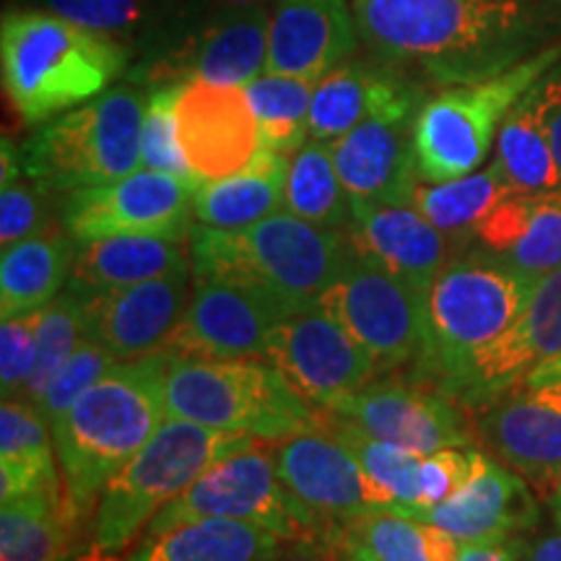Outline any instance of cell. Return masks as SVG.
Instances as JSON below:
<instances>
[{
	"label": "cell",
	"instance_id": "1",
	"mask_svg": "<svg viewBox=\"0 0 561 561\" xmlns=\"http://www.w3.org/2000/svg\"><path fill=\"white\" fill-rule=\"evenodd\" d=\"M382 60L445 87L479 83L561 42V0H351Z\"/></svg>",
	"mask_w": 561,
	"mask_h": 561
},
{
	"label": "cell",
	"instance_id": "2",
	"mask_svg": "<svg viewBox=\"0 0 561 561\" xmlns=\"http://www.w3.org/2000/svg\"><path fill=\"white\" fill-rule=\"evenodd\" d=\"M164 351L117 362L53 424L62 489L79 517L164 424Z\"/></svg>",
	"mask_w": 561,
	"mask_h": 561
},
{
	"label": "cell",
	"instance_id": "3",
	"mask_svg": "<svg viewBox=\"0 0 561 561\" xmlns=\"http://www.w3.org/2000/svg\"><path fill=\"white\" fill-rule=\"evenodd\" d=\"M193 278H221L278 299L291 312L312 310L354 261L348 237L278 210L244 229L193 224Z\"/></svg>",
	"mask_w": 561,
	"mask_h": 561
},
{
	"label": "cell",
	"instance_id": "4",
	"mask_svg": "<svg viewBox=\"0 0 561 561\" xmlns=\"http://www.w3.org/2000/svg\"><path fill=\"white\" fill-rule=\"evenodd\" d=\"M130 50L53 11H9L0 24L3 89L26 125L94 100L128 68Z\"/></svg>",
	"mask_w": 561,
	"mask_h": 561
},
{
	"label": "cell",
	"instance_id": "5",
	"mask_svg": "<svg viewBox=\"0 0 561 561\" xmlns=\"http://www.w3.org/2000/svg\"><path fill=\"white\" fill-rule=\"evenodd\" d=\"M164 405L170 419L268 442L320 426L312 403L276 367L257 359H185L167 354Z\"/></svg>",
	"mask_w": 561,
	"mask_h": 561
},
{
	"label": "cell",
	"instance_id": "6",
	"mask_svg": "<svg viewBox=\"0 0 561 561\" xmlns=\"http://www.w3.org/2000/svg\"><path fill=\"white\" fill-rule=\"evenodd\" d=\"M536 280L494 255L447 261L426 294V339L416 375L450 396L476 351L507 331Z\"/></svg>",
	"mask_w": 561,
	"mask_h": 561
},
{
	"label": "cell",
	"instance_id": "7",
	"mask_svg": "<svg viewBox=\"0 0 561 561\" xmlns=\"http://www.w3.org/2000/svg\"><path fill=\"white\" fill-rule=\"evenodd\" d=\"M252 445L255 437L248 434H229L167 416L144 450L104 486L91 528L94 543L110 551L128 549L133 538L149 528L157 512L178 500L210 466Z\"/></svg>",
	"mask_w": 561,
	"mask_h": 561
},
{
	"label": "cell",
	"instance_id": "8",
	"mask_svg": "<svg viewBox=\"0 0 561 561\" xmlns=\"http://www.w3.org/2000/svg\"><path fill=\"white\" fill-rule=\"evenodd\" d=\"M146 102L136 83H121L53 117L21 151L24 174L66 195L128 178L140 170Z\"/></svg>",
	"mask_w": 561,
	"mask_h": 561
},
{
	"label": "cell",
	"instance_id": "9",
	"mask_svg": "<svg viewBox=\"0 0 561 561\" xmlns=\"http://www.w3.org/2000/svg\"><path fill=\"white\" fill-rule=\"evenodd\" d=\"M559 60L561 42L494 79L447 87L421 104L413 123L421 180L447 182L479 170L504 117Z\"/></svg>",
	"mask_w": 561,
	"mask_h": 561
},
{
	"label": "cell",
	"instance_id": "10",
	"mask_svg": "<svg viewBox=\"0 0 561 561\" xmlns=\"http://www.w3.org/2000/svg\"><path fill=\"white\" fill-rule=\"evenodd\" d=\"M198 517L252 523L276 533L284 541L314 536L343 538L341 533L328 530L280 483L271 445H252L210 466L178 500L159 510L146 530L170 528L174 523L198 520Z\"/></svg>",
	"mask_w": 561,
	"mask_h": 561
},
{
	"label": "cell",
	"instance_id": "11",
	"mask_svg": "<svg viewBox=\"0 0 561 561\" xmlns=\"http://www.w3.org/2000/svg\"><path fill=\"white\" fill-rule=\"evenodd\" d=\"M320 307L367 348L380 375L421 359L426 297L380 265L354 255L341 278L322 294Z\"/></svg>",
	"mask_w": 561,
	"mask_h": 561
},
{
	"label": "cell",
	"instance_id": "12",
	"mask_svg": "<svg viewBox=\"0 0 561 561\" xmlns=\"http://www.w3.org/2000/svg\"><path fill=\"white\" fill-rule=\"evenodd\" d=\"M195 182L136 170L107 185L66 195L60 224L76 244L104 237H164L187 240L193 229Z\"/></svg>",
	"mask_w": 561,
	"mask_h": 561
},
{
	"label": "cell",
	"instance_id": "13",
	"mask_svg": "<svg viewBox=\"0 0 561 561\" xmlns=\"http://www.w3.org/2000/svg\"><path fill=\"white\" fill-rule=\"evenodd\" d=\"M268 24L271 11L265 5L219 9L214 19L174 45L153 50L149 60L133 70L130 83H153L157 89V83L180 87L187 81H206L244 89L265 73Z\"/></svg>",
	"mask_w": 561,
	"mask_h": 561
},
{
	"label": "cell",
	"instance_id": "14",
	"mask_svg": "<svg viewBox=\"0 0 561 561\" xmlns=\"http://www.w3.org/2000/svg\"><path fill=\"white\" fill-rule=\"evenodd\" d=\"M263 362L276 367L301 398L322 409L367 388L380 375L367 348L320 305L280 320Z\"/></svg>",
	"mask_w": 561,
	"mask_h": 561
},
{
	"label": "cell",
	"instance_id": "15",
	"mask_svg": "<svg viewBox=\"0 0 561 561\" xmlns=\"http://www.w3.org/2000/svg\"><path fill=\"white\" fill-rule=\"evenodd\" d=\"M289 314V307L250 286L193 278L187 310L161 351L185 359H265L273 328Z\"/></svg>",
	"mask_w": 561,
	"mask_h": 561
},
{
	"label": "cell",
	"instance_id": "16",
	"mask_svg": "<svg viewBox=\"0 0 561 561\" xmlns=\"http://www.w3.org/2000/svg\"><path fill=\"white\" fill-rule=\"evenodd\" d=\"M476 442L551 500L561 483V382L520 385L481 405Z\"/></svg>",
	"mask_w": 561,
	"mask_h": 561
},
{
	"label": "cell",
	"instance_id": "17",
	"mask_svg": "<svg viewBox=\"0 0 561 561\" xmlns=\"http://www.w3.org/2000/svg\"><path fill=\"white\" fill-rule=\"evenodd\" d=\"M561 356V268L533 284L525 307L500 339L476 351L450 398L486 405L496 396L528 380L530 371Z\"/></svg>",
	"mask_w": 561,
	"mask_h": 561
},
{
	"label": "cell",
	"instance_id": "18",
	"mask_svg": "<svg viewBox=\"0 0 561 561\" xmlns=\"http://www.w3.org/2000/svg\"><path fill=\"white\" fill-rule=\"evenodd\" d=\"M328 411L335 419L359 426L369 437L405 447L416 455L468 447L476 442L473 426L455 405V398L437 388L369 382L367 388L335 401Z\"/></svg>",
	"mask_w": 561,
	"mask_h": 561
},
{
	"label": "cell",
	"instance_id": "19",
	"mask_svg": "<svg viewBox=\"0 0 561 561\" xmlns=\"http://www.w3.org/2000/svg\"><path fill=\"white\" fill-rule=\"evenodd\" d=\"M271 447L280 483L328 530L343 536L351 520L382 512L354 453L325 426L291 434Z\"/></svg>",
	"mask_w": 561,
	"mask_h": 561
},
{
	"label": "cell",
	"instance_id": "20",
	"mask_svg": "<svg viewBox=\"0 0 561 561\" xmlns=\"http://www.w3.org/2000/svg\"><path fill=\"white\" fill-rule=\"evenodd\" d=\"M174 115L182 153L198 182L242 172L263 151L261 125L242 87L180 83Z\"/></svg>",
	"mask_w": 561,
	"mask_h": 561
},
{
	"label": "cell",
	"instance_id": "21",
	"mask_svg": "<svg viewBox=\"0 0 561 561\" xmlns=\"http://www.w3.org/2000/svg\"><path fill=\"white\" fill-rule=\"evenodd\" d=\"M416 115L419 110L380 112L331 140L351 206H413L421 182L413 149Z\"/></svg>",
	"mask_w": 561,
	"mask_h": 561
},
{
	"label": "cell",
	"instance_id": "22",
	"mask_svg": "<svg viewBox=\"0 0 561 561\" xmlns=\"http://www.w3.org/2000/svg\"><path fill=\"white\" fill-rule=\"evenodd\" d=\"M193 294V268L144 284L91 294L81 299L83 333L117 359H138L164 348Z\"/></svg>",
	"mask_w": 561,
	"mask_h": 561
},
{
	"label": "cell",
	"instance_id": "23",
	"mask_svg": "<svg viewBox=\"0 0 561 561\" xmlns=\"http://www.w3.org/2000/svg\"><path fill=\"white\" fill-rule=\"evenodd\" d=\"M359 45L348 0H276L268 24L265 73L320 81Z\"/></svg>",
	"mask_w": 561,
	"mask_h": 561
},
{
	"label": "cell",
	"instance_id": "24",
	"mask_svg": "<svg viewBox=\"0 0 561 561\" xmlns=\"http://www.w3.org/2000/svg\"><path fill=\"white\" fill-rule=\"evenodd\" d=\"M351 210L346 237L354 255L390 271L426 297L447 263L445 234L416 206H351Z\"/></svg>",
	"mask_w": 561,
	"mask_h": 561
},
{
	"label": "cell",
	"instance_id": "25",
	"mask_svg": "<svg viewBox=\"0 0 561 561\" xmlns=\"http://www.w3.org/2000/svg\"><path fill=\"white\" fill-rule=\"evenodd\" d=\"M413 517L447 530L460 543H473L517 536L520 530L533 528L538 520V504L523 476L489 458L468 486Z\"/></svg>",
	"mask_w": 561,
	"mask_h": 561
},
{
	"label": "cell",
	"instance_id": "26",
	"mask_svg": "<svg viewBox=\"0 0 561 561\" xmlns=\"http://www.w3.org/2000/svg\"><path fill=\"white\" fill-rule=\"evenodd\" d=\"M471 234L489 255L533 280L561 268V187L551 193H510Z\"/></svg>",
	"mask_w": 561,
	"mask_h": 561
},
{
	"label": "cell",
	"instance_id": "27",
	"mask_svg": "<svg viewBox=\"0 0 561 561\" xmlns=\"http://www.w3.org/2000/svg\"><path fill=\"white\" fill-rule=\"evenodd\" d=\"M421 89L385 62H343L314 87L310 138L331 144L371 115L421 110Z\"/></svg>",
	"mask_w": 561,
	"mask_h": 561
},
{
	"label": "cell",
	"instance_id": "28",
	"mask_svg": "<svg viewBox=\"0 0 561 561\" xmlns=\"http://www.w3.org/2000/svg\"><path fill=\"white\" fill-rule=\"evenodd\" d=\"M187 240L164 237H104L79 244L68 291L79 297L144 284L178 271H191Z\"/></svg>",
	"mask_w": 561,
	"mask_h": 561
},
{
	"label": "cell",
	"instance_id": "29",
	"mask_svg": "<svg viewBox=\"0 0 561 561\" xmlns=\"http://www.w3.org/2000/svg\"><path fill=\"white\" fill-rule=\"evenodd\" d=\"M284 538L252 523L198 517L146 530L128 561H273Z\"/></svg>",
	"mask_w": 561,
	"mask_h": 561
},
{
	"label": "cell",
	"instance_id": "30",
	"mask_svg": "<svg viewBox=\"0 0 561 561\" xmlns=\"http://www.w3.org/2000/svg\"><path fill=\"white\" fill-rule=\"evenodd\" d=\"M286 153L263 149L242 172L198 182L193 191V219L214 229H244L284 210Z\"/></svg>",
	"mask_w": 561,
	"mask_h": 561
},
{
	"label": "cell",
	"instance_id": "31",
	"mask_svg": "<svg viewBox=\"0 0 561 561\" xmlns=\"http://www.w3.org/2000/svg\"><path fill=\"white\" fill-rule=\"evenodd\" d=\"M66 229H47L3 248L0 257V312L21 318L45 310L68 284L76 248Z\"/></svg>",
	"mask_w": 561,
	"mask_h": 561
},
{
	"label": "cell",
	"instance_id": "32",
	"mask_svg": "<svg viewBox=\"0 0 561 561\" xmlns=\"http://www.w3.org/2000/svg\"><path fill=\"white\" fill-rule=\"evenodd\" d=\"M81 517L70 507L62 483L3 500L0 561H62Z\"/></svg>",
	"mask_w": 561,
	"mask_h": 561
},
{
	"label": "cell",
	"instance_id": "33",
	"mask_svg": "<svg viewBox=\"0 0 561 561\" xmlns=\"http://www.w3.org/2000/svg\"><path fill=\"white\" fill-rule=\"evenodd\" d=\"M50 430L53 426L47 424L37 405L19 401V398H3V405H0V500L60 483Z\"/></svg>",
	"mask_w": 561,
	"mask_h": 561
},
{
	"label": "cell",
	"instance_id": "34",
	"mask_svg": "<svg viewBox=\"0 0 561 561\" xmlns=\"http://www.w3.org/2000/svg\"><path fill=\"white\" fill-rule=\"evenodd\" d=\"M343 543L369 561H455L460 553V541L447 530L390 510L351 520Z\"/></svg>",
	"mask_w": 561,
	"mask_h": 561
},
{
	"label": "cell",
	"instance_id": "35",
	"mask_svg": "<svg viewBox=\"0 0 561 561\" xmlns=\"http://www.w3.org/2000/svg\"><path fill=\"white\" fill-rule=\"evenodd\" d=\"M494 167L515 193H551L561 187V167L538 121L530 91L512 107L496 133Z\"/></svg>",
	"mask_w": 561,
	"mask_h": 561
},
{
	"label": "cell",
	"instance_id": "36",
	"mask_svg": "<svg viewBox=\"0 0 561 561\" xmlns=\"http://www.w3.org/2000/svg\"><path fill=\"white\" fill-rule=\"evenodd\" d=\"M322 426L328 432H333L354 453L356 462H359L364 476H367L371 491H375L380 510L409 515V512L419 507L421 458L424 455H416L405 450V447L369 437L359 426L335 416H331V421H325Z\"/></svg>",
	"mask_w": 561,
	"mask_h": 561
},
{
	"label": "cell",
	"instance_id": "37",
	"mask_svg": "<svg viewBox=\"0 0 561 561\" xmlns=\"http://www.w3.org/2000/svg\"><path fill=\"white\" fill-rule=\"evenodd\" d=\"M284 210L325 229H348L351 198L335 170L331 144L310 138L291 153Z\"/></svg>",
	"mask_w": 561,
	"mask_h": 561
},
{
	"label": "cell",
	"instance_id": "38",
	"mask_svg": "<svg viewBox=\"0 0 561 561\" xmlns=\"http://www.w3.org/2000/svg\"><path fill=\"white\" fill-rule=\"evenodd\" d=\"M314 87L318 81L278 73H263L244 87L261 125L263 149L291 157L310 140Z\"/></svg>",
	"mask_w": 561,
	"mask_h": 561
},
{
	"label": "cell",
	"instance_id": "39",
	"mask_svg": "<svg viewBox=\"0 0 561 561\" xmlns=\"http://www.w3.org/2000/svg\"><path fill=\"white\" fill-rule=\"evenodd\" d=\"M515 193L496 170L494 161L486 170L447 182H419L413 206L426 216L442 234H468L496 203Z\"/></svg>",
	"mask_w": 561,
	"mask_h": 561
},
{
	"label": "cell",
	"instance_id": "40",
	"mask_svg": "<svg viewBox=\"0 0 561 561\" xmlns=\"http://www.w3.org/2000/svg\"><path fill=\"white\" fill-rule=\"evenodd\" d=\"M87 341L83 333V307L73 291H60L50 305L42 310L39 331H37V359H34L32 375L21 390L19 401L37 405L39 396L45 392L47 382L53 380L55 371L68 362L81 343Z\"/></svg>",
	"mask_w": 561,
	"mask_h": 561
},
{
	"label": "cell",
	"instance_id": "41",
	"mask_svg": "<svg viewBox=\"0 0 561 561\" xmlns=\"http://www.w3.org/2000/svg\"><path fill=\"white\" fill-rule=\"evenodd\" d=\"M170 3L172 0H45L58 16L117 42L157 26Z\"/></svg>",
	"mask_w": 561,
	"mask_h": 561
},
{
	"label": "cell",
	"instance_id": "42",
	"mask_svg": "<svg viewBox=\"0 0 561 561\" xmlns=\"http://www.w3.org/2000/svg\"><path fill=\"white\" fill-rule=\"evenodd\" d=\"M174 102H178V87H159L149 91L144 130H140V170L172 174V178L191 180L198 185L185 153H182Z\"/></svg>",
	"mask_w": 561,
	"mask_h": 561
},
{
	"label": "cell",
	"instance_id": "43",
	"mask_svg": "<svg viewBox=\"0 0 561 561\" xmlns=\"http://www.w3.org/2000/svg\"><path fill=\"white\" fill-rule=\"evenodd\" d=\"M117 362L121 359H117L112 351L100 346V343L89 339L83 341L81 346L68 356V362L55 371V377L47 382L45 392L39 396L37 409L42 411V416L47 419V424L53 426L55 421L79 401L91 385L100 382Z\"/></svg>",
	"mask_w": 561,
	"mask_h": 561
},
{
	"label": "cell",
	"instance_id": "44",
	"mask_svg": "<svg viewBox=\"0 0 561 561\" xmlns=\"http://www.w3.org/2000/svg\"><path fill=\"white\" fill-rule=\"evenodd\" d=\"M53 229L50 191L32 178L0 185V242L11 248L21 240Z\"/></svg>",
	"mask_w": 561,
	"mask_h": 561
},
{
	"label": "cell",
	"instance_id": "45",
	"mask_svg": "<svg viewBox=\"0 0 561 561\" xmlns=\"http://www.w3.org/2000/svg\"><path fill=\"white\" fill-rule=\"evenodd\" d=\"M486 460L489 455L476 450V447H447V450L424 455L421 458L419 507L409 512V517L437 507L453 494H458L462 486H468L479 476Z\"/></svg>",
	"mask_w": 561,
	"mask_h": 561
},
{
	"label": "cell",
	"instance_id": "46",
	"mask_svg": "<svg viewBox=\"0 0 561 561\" xmlns=\"http://www.w3.org/2000/svg\"><path fill=\"white\" fill-rule=\"evenodd\" d=\"M39 312L3 318L0 325V388L3 398H19L30 380L34 359H37Z\"/></svg>",
	"mask_w": 561,
	"mask_h": 561
},
{
	"label": "cell",
	"instance_id": "47",
	"mask_svg": "<svg viewBox=\"0 0 561 561\" xmlns=\"http://www.w3.org/2000/svg\"><path fill=\"white\" fill-rule=\"evenodd\" d=\"M530 100L561 167V60L530 89Z\"/></svg>",
	"mask_w": 561,
	"mask_h": 561
},
{
	"label": "cell",
	"instance_id": "48",
	"mask_svg": "<svg viewBox=\"0 0 561 561\" xmlns=\"http://www.w3.org/2000/svg\"><path fill=\"white\" fill-rule=\"evenodd\" d=\"M525 549L528 546L517 536L486 538V541L460 543V553L455 561H523Z\"/></svg>",
	"mask_w": 561,
	"mask_h": 561
},
{
	"label": "cell",
	"instance_id": "49",
	"mask_svg": "<svg viewBox=\"0 0 561 561\" xmlns=\"http://www.w3.org/2000/svg\"><path fill=\"white\" fill-rule=\"evenodd\" d=\"M343 538L314 536L291 541L289 549H280L273 561H341Z\"/></svg>",
	"mask_w": 561,
	"mask_h": 561
},
{
	"label": "cell",
	"instance_id": "50",
	"mask_svg": "<svg viewBox=\"0 0 561 561\" xmlns=\"http://www.w3.org/2000/svg\"><path fill=\"white\" fill-rule=\"evenodd\" d=\"M523 561H561V530L528 546L523 553Z\"/></svg>",
	"mask_w": 561,
	"mask_h": 561
},
{
	"label": "cell",
	"instance_id": "51",
	"mask_svg": "<svg viewBox=\"0 0 561 561\" xmlns=\"http://www.w3.org/2000/svg\"><path fill=\"white\" fill-rule=\"evenodd\" d=\"M543 382H561V356L546 362L543 367H538L536 371H530L528 380L523 385H543ZM517 388H520V385H517Z\"/></svg>",
	"mask_w": 561,
	"mask_h": 561
},
{
	"label": "cell",
	"instance_id": "52",
	"mask_svg": "<svg viewBox=\"0 0 561 561\" xmlns=\"http://www.w3.org/2000/svg\"><path fill=\"white\" fill-rule=\"evenodd\" d=\"M62 561H128V559H121V551H110V549H102V546H91L87 551H79L73 553L70 551L66 559Z\"/></svg>",
	"mask_w": 561,
	"mask_h": 561
},
{
	"label": "cell",
	"instance_id": "53",
	"mask_svg": "<svg viewBox=\"0 0 561 561\" xmlns=\"http://www.w3.org/2000/svg\"><path fill=\"white\" fill-rule=\"evenodd\" d=\"M216 9H252V5H265L268 0H210Z\"/></svg>",
	"mask_w": 561,
	"mask_h": 561
},
{
	"label": "cell",
	"instance_id": "54",
	"mask_svg": "<svg viewBox=\"0 0 561 561\" xmlns=\"http://www.w3.org/2000/svg\"><path fill=\"white\" fill-rule=\"evenodd\" d=\"M551 512H553V520H557V525L561 528V483L551 496Z\"/></svg>",
	"mask_w": 561,
	"mask_h": 561
},
{
	"label": "cell",
	"instance_id": "55",
	"mask_svg": "<svg viewBox=\"0 0 561 561\" xmlns=\"http://www.w3.org/2000/svg\"><path fill=\"white\" fill-rule=\"evenodd\" d=\"M341 561H369L367 557H364V553H359V551H354V549H348L346 543H343V553H341Z\"/></svg>",
	"mask_w": 561,
	"mask_h": 561
}]
</instances>
